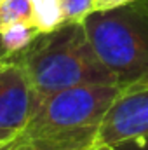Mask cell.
I'll use <instances>...</instances> for the list:
<instances>
[{"label":"cell","mask_w":148,"mask_h":150,"mask_svg":"<svg viewBox=\"0 0 148 150\" xmlns=\"http://www.w3.org/2000/svg\"><path fill=\"white\" fill-rule=\"evenodd\" d=\"M11 58L23 67L38 101L75 86L118 84L94 51L84 23L61 25L40 33Z\"/></svg>","instance_id":"6da1fadb"},{"label":"cell","mask_w":148,"mask_h":150,"mask_svg":"<svg viewBox=\"0 0 148 150\" xmlns=\"http://www.w3.org/2000/svg\"><path fill=\"white\" fill-rule=\"evenodd\" d=\"M84 26L99 59L122 87L148 86V0L96 11Z\"/></svg>","instance_id":"7a4b0ae2"},{"label":"cell","mask_w":148,"mask_h":150,"mask_svg":"<svg viewBox=\"0 0 148 150\" xmlns=\"http://www.w3.org/2000/svg\"><path fill=\"white\" fill-rule=\"evenodd\" d=\"M127 89L118 84H84L40 100L23 133L92 149L103 117Z\"/></svg>","instance_id":"3957f363"},{"label":"cell","mask_w":148,"mask_h":150,"mask_svg":"<svg viewBox=\"0 0 148 150\" xmlns=\"http://www.w3.org/2000/svg\"><path fill=\"white\" fill-rule=\"evenodd\" d=\"M148 134V86L125 91L103 117L94 145L120 142Z\"/></svg>","instance_id":"277c9868"},{"label":"cell","mask_w":148,"mask_h":150,"mask_svg":"<svg viewBox=\"0 0 148 150\" xmlns=\"http://www.w3.org/2000/svg\"><path fill=\"white\" fill-rule=\"evenodd\" d=\"M38 105L23 67L9 58L0 68V129L19 133L26 127Z\"/></svg>","instance_id":"5b68a950"},{"label":"cell","mask_w":148,"mask_h":150,"mask_svg":"<svg viewBox=\"0 0 148 150\" xmlns=\"http://www.w3.org/2000/svg\"><path fill=\"white\" fill-rule=\"evenodd\" d=\"M0 33H2L7 51L11 52V56H14L21 52L25 47H28L42 32L33 23H14V25L4 26Z\"/></svg>","instance_id":"8992f818"},{"label":"cell","mask_w":148,"mask_h":150,"mask_svg":"<svg viewBox=\"0 0 148 150\" xmlns=\"http://www.w3.org/2000/svg\"><path fill=\"white\" fill-rule=\"evenodd\" d=\"M33 2V23L42 33L52 32L63 25L61 0H32Z\"/></svg>","instance_id":"52a82bcc"},{"label":"cell","mask_w":148,"mask_h":150,"mask_svg":"<svg viewBox=\"0 0 148 150\" xmlns=\"http://www.w3.org/2000/svg\"><path fill=\"white\" fill-rule=\"evenodd\" d=\"M0 18L4 26L14 25V23H33V2L32 0H4L0 2Z\"/></svg>","instance_id":"ba28073f"},{"label":"cell","mask_w":148,"mask_h":150,"mask_svg":"<svg viewBox=\"0 0 148 150\" xmlns=\"http://www.w3.org/2000/svg\"><path fill=\"white\" fill-rule=\"evenodd\" d=\"M92 12H96V0H61L63 25L84 23Z\"/></svg>","instance_id":"9c48e42d"},{"label":"cell","mask_w":148,"mask_h":150,"mask_svg":"<svg viewBox=\"0 0 148 150\" xmlns=\"http://www.w3.org/2000/svg\"><path fill=\"white\" fill-rule=\"evenodd\" d=\"M0 150H42L37 140L26 136L23 131H19L16 136L5 140L0 143Z\"/></svg>","instance_id":"30bf717a"},{"label":"cell","mask_w":148,"mask_h":150,"mask_svg":"<svg viewBox=\"0 0 148 150\" xmlns=\"http://www.w3.org/2000/svg\"><path fill=\"white\" fill-rule=\"evenodd\" d=\"M113 147L117 150H148V134L120 142V143H117Z\"/></svg>","instance_id":"8fae6325"},{"label":"cell","mask_w":148,"mask_h":150,"mask_svg":"<svg viewBox=\"0 0 148 150\" xmlns=\"http://www.w3.org/2000/svg\"><path fill=\"white\" fill-rule=\"evenodd\" d=\"M129 2H134V0H96V11L118 7V5H124V4H129Z\"/></svg>","instance_id":"7c38bea8"},{"label":"cell","mask_w":148,"mask_h":150,"mask_svg":"<svg viewBox=\"0 0 148 150\" xmlns=\"http://www.w3.org/2000/svg\"><path fill=\"white\" fill-rule=\"evenodd\" d=\"M11 58V52L7 51L5 44H4V38H2V33H0V59H9Z\"/></svg>","instance_id":"4fadbf2b"},{"label":"cell","mask_w":148,"mask_h":150,"mask_svg":"<svg viewBox=\"0 0 148 150\" xmlns=\"http://www.w3.org/2000/svg\"><path fill=\"white\" fill-rule=\"evenodd\" d=\"M18 133H14V131H9V129H0V143L2 142H5V140H9V138H12V136H16Z\"/></svg>","instance_id":"5bb4252c"},{"label":"cell","mask_w":148,"mask_h":150,"mask_svg":"<svg viewBox=\"0 0 148 150\" xmlns=\"http://www.w3.org/2000/svg\"><path fill=\"white\" fill-rule=\"evenodd\" d=\"M91 150H117L113 145H108V143H101V145H94Z\"/></svg>","instance_id":"9a60e30c"},{"label":"cell","mask_w":148,"mask_h":150,"mask_svg":"<svg viewBox=\"0 0 148 150\" xmlns=\"http://www.w3.org/2000/svg\"><path fill=\"white\" fill-rule=\"evenodd\" d=\"M5 61H7V59H0V68L4 67V63H5Z\"/></svg>","instance_id":"2e32d148"},{"label":"cell","mask_w":148,"mask_h":150,"mask_svg":"<svg viewBox=\"0 0 148 150\" xmlns=\"http://www.w3.org/2000/svg\"><path fill=\"white\" fill-rule=\"evenodd\" d=\"M2 28H4V25H2V18H0V32H2Z\"/></svg>","instance_id":"e0dca14e"}]
</instances>
